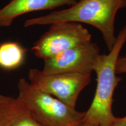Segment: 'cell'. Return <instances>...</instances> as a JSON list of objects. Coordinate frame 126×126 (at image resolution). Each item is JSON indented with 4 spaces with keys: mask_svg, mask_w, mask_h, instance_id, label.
Masks as SVG:
<instances>
[{
    "mask_svg": "<svg viewBox=\"0 0 126 126\" xmlns=\"http://www.w3.org/2000/svg\"><path fill=\"white\" fill-rule=\"evenodd\" d=\"M78 0H11L0 9V27L11 26L14 20L22 15L37 11L72 5Z\"/></svg>",
    "mask_w": 126,
    "mask_h": 126,
    "instance_id": "obj_7",
    "label": "cell"
},
{
    "mask_svg": "<svg viewBox=\"0 0 126 126\" xmlns=\"http://www.w3.org/2000/svg\"><path fill=\"white\" fill-rule=\"evenodd\" d=\"M126 7V0H79L68 8L26 20L25 27L51 25L63 22L84 23L92 25L101 32L108 50L116 40L114 34L116 15Z\"/></svg>",
    "mask_w": 126,
    "mask_h": 126,
    "instance_id": "obj_1",
    "label": "cell"
},
{
    "mask_svg": "<svg viewBox=\"0 0 126 126\" xmlns=\"http://www.w3.org/2000/svg\"><path fill=\"white\" fill-rule=\"evenodd\" d=\"M18 97L44 126H79L85 111H79L33 86L26 79L18 82Z\"/></svg>",
    "mask_w": 126,
    "mask_h": 126,
    "instance_id": "obj_3",
    "label": "cell"
},
{
    "mask_svg": "<svg viewBox=\"0 0 126 126\" xmlns=\"http://www.w3.org/2000/svg\"><path fill=\"white\" fill-rule=\"evenodd\" d=\"M126 42V25L120 31L112 48L107 54H100L94 64L96 88L84 121L97 126H112L116 117L113 114V94L122 80L117 76L116 65L120 53Z\"/></svg>",
    "mask_w": 126,
    "mask_h": 126,
    "instance_id": "obj_2",
    "label": "cell"
},
{
    "mask_svg": "<svg viewBox=\"0 0 126 126\" xmlns=\"http://www.w3.org/2000/svg\"><path fill=\"white\" fill-rule=\"evenodd\" d=\"M112 126H126V116L123 117H116Z\"/></svg>",
    "mask_w": 126,
    "mask_h": 126,
    "instance_id": "obj_11",
    "label": "cell"
},
{
    "mask_svg": "<svg viewBox=\"0 0 126 126\" xmlns=\"http://www.w3.org/2000/svg\"><path fill=\"white\" fill-rule=\"evenodd\" d=\"M91 41V33L81 23L63 22L51 24L34 43L32 50L36 57L45 61Z\"/></svg>",
    "mask_w": 126,
    "mask_h": 126,
    "instance_id": "obj_5",
    "label": "cell"
},
{
    "mask_svg": "<svg viewBox=\"0 0 126 126\" xmlns=\"http://www.w3.org/2000/svg\"><path fill=\"white\" fill-rule=\"evenodd\" d=\"M117 74L126 73V54L123 56H119L116 65Z\"/></svg>",
    "mask_w": 126,
    "mask_h": 126,
    "instance_id": "obj_10",
    "label": "cell"
},
{
    "mask_svg": "<svg viewBox=\"0 0 126 126\" xmlns=\"http://www.w3.org/2000/svg\"><path fill=\"white\" fill-rule=\"evenodd\" d=\"M100 54L98 46L91 41L46 60L42 71L46 74L77 72L91 74Z\"/></svg>",
    "mask_w": 126,
    "mask_h": 126,
    "instance_id": "obj_6",
    "label": "cell"
},
{
    "mask_svg": "<svg viewBox=\"0 0 126 126\" xmlns=\"http://www.w3.org/2000/svg\"><path fill=\"white\" fill-rule=\"evenodd\" d=\"M0 126H44L18 97L0 94Z\"/></svg>",
    "mask_w": 126,
    "mask_h": 126,
    "instance_id": "obj_8",
    "label": "cell"
},
{
    "mask_svg": "<svg viewBox=\"0 0 126 126\" xmlns=\"http://www.w3.org/2000/svg\"><path fill=\"white\" fill-rule=\"evenodd\" d=\"M79 126H97L94 125V124L91 123L86 122V121H83Z\"/></svg>",
    "mask_w": 126,
    "mask_h": 126,
    "instance_id": "obj_12",
    "label": "cell"
},
{
    "mask_svg": "<svg viewBox=\"0 0 126 126\" xmlns=\"http://www.w3.org/2000/svg\"><path fill=\"white\" fill-rule=\"evenodd\" d=\"M29 82L34 87L75 108L82 91L90 83L91 74L77 72L46 74L37 68L31 69Z\"/></svg>",
    "mask_w": 126,
    "mask_h": 126,
    "instance_id": "obj_4",
    "label": "cell"
},
{
    "mask_svg": "<svg viewBox=\"0 0 126 126\" xmlns=\"http://www.w3.org/2000/svg\"><path fill=\"white\" fill-rule=\"evenodd\" d=\"M26 49L15 42L0 45V68L11 71L18 68L24 63Z\"/></svg>",
    "mask_w": 126,
    "mask_h": 126,
    "instance_id": "obj_9",
    "label": "cell"
}]
</instances>
